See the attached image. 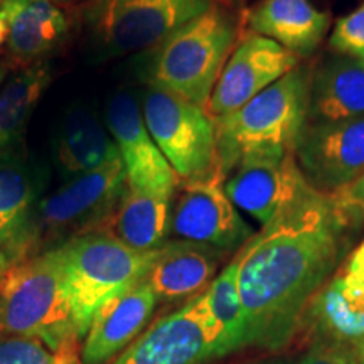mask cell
I'll list each match as a JSON object with an SVG mask.
<instances>
[{"instance_id":"cell-10","label":"cell","mask_w":364,"mask_h":364,"mask_svg":"<svg viewBox=\"0 0 364 364\" xmlns=\"http://www.w3.org/2000/svg\"><path fill=\"white\" fill-rule=\"evenodd\" d=\"M302 322L314 343L334 346L364 364V238L322 285Z\"/></svg>"},{"instance_id":"cell-9","label":"cell","mask_w":364,"mask_h":364,"mask_svg":"<svg viewBox=\"0 0 364 364\" xmlns=\"http://www.w3.org/2000/svg\"><path fill=\"white\" fill-rule=\"evenodd\" d=\"M255 233L228 198L225 176L179 181L171 204L169 238L208 245L221 252H240Z\"/></svg>"},{"instance_id":"cell-23","label":"cell","mask_w":364,"mask_h":364,"mask_svg":"<svg viewBox=\"0 0 364 364\" xmlns=\"http://www.w3.org/2000/svg\"><path fill=\"white\" fill-rule=\"evenodd\" d=\"M172 198L136 191L127 186L124 196L107 221L98 230L136 250L152 252L169 238Z\"/></svg>"},{"instance_id":"cell-28","label":"cell","mask_w":364,"mask_h":364,"mask_svg":"<svg viewBox=\"0 0 364 364\" xmlns=\"http://www.w3.org/2000/svg\"><path fill=\"white\" fill-rule=\"evenodd\" d=\"M329 196L346 225L351 230L364 226V172L344 189Z\"/></svg>"},{"instance_id":"cell-32","label":"cell","mask_w":364,"mask_h":364,"mask_svg":"<svg viewBox=\"0 0 364 364\" xmlns=\"http://www.w3.org/2000/svg\"><path fill=\"white\" fill-rule=\"evenodd\" d=\"M56 4H75V2H80V0H54Z\"/></svg>"},{"instance_id":"cell-22","label":"cell","mask_w":364,"mask_h":364,"mask_svg":"<svg viewBox=\"0 0 364 364\" xmlns=\"http://www.w3.org/2000/svg\"><path fill=\"white\" fill-rule=\"evenodd\" d=\"M196 300L216 359L247 348V326L238 290L236 257L226 263L201 294L196 295Z\"/></svg>"},{"instance_id":"cell-2","label":"cell","mask_w":364,"mask_h":364,"mask_svg":"<svg viewBox=\"0 0 364 364\" xmlns=\"http://www.w3.org/2000/svg\"><path fill=\"white\" fill-rule=\"evenodd\" d=\"M240 39V22L225 0L186 22L150 54L147 86L206 108Z\"/></svg>"},{"instance_id":"cell-6","label":"cell","mask_w":364,"mask_h":364,"mask_svg":"<svg viewBox=\"0 0 364 364\" xmlns=\"http://www.w3.org/2000/svg\"><path fill=\"white\" fill-rule=\"evenodd\" d=\"M125 189L127 176L120 157L90 174L66 179L56 191L39 199L27 257L102 228Z\"/></svg>"},{"instance_id":"cell-34","label":"cell","mask_w":364,"mask_h":364,"mask_svg":"<svg viewBox=\"0 0 364 364\" xmlns=\"http://www.w3.org/2000/svg\"><path fill=\"white\" fill-rule=\"evenodd\" d=\"M268 364H285V363H268Z\"/></svg>"},{"instance_id":"cell-7","label":"cell","mask_w":364,"mask_h":364,"mask_svg":"<svg viewBox=\"0 0 364 364\" xmlns=\"http://www.w3.org/2000/svg\"><path fill=\"white\" fill-rule=\"evenodd\" d=\"M218 0H90L85 22L103 56L156 49Z\"/></svg>"},{"instance_id":"cell-31","label":"cell","mask_w":364,"mask_h":364,"mask_svg":"<svg viewBox=\"0 0 364 364\" xmlns=\"http://www.w3.org/2000/svg\"><path fill=\"white\" fill-rule=\"evenodd\" d=\"M9 265H11V263H9V260L6 258V255L0 252V277H2L4 273H6Z\"/></svg>"},{"instance_id":"cell-27","label":"cell","mask_w":364,"mask_h":364,"mask_svg":"<svg viewBox=\"0 0 364 364\" xmlns=\"http://www.w3.org/2000/svg\"><path fill=\"white\" fill-rule=\"evenodd\" d=\"M329 48L336 54L364 59V0L353 12L336 21Z\"/></svg>"},{"instance_id":"cell-5","label":"cell","mask_w":364,"mask_h":364,"mask_svg":"<svg viewBox=\"0 0 364 364\" xmlns=\"http://www.w3.org/2000/svg\"><path fill=\"white\" fill-rule=\"evenodd\" d=\"M56 248L65 265L80 339L107 300L147 277L159 252H136L103 230L76 236Z\"/></svg>"},{"instance_id":"cell-21","label":"cell","mask_w":364,"mask_h":364,"mask_svg":"<svg viewBox=\"0 0 364 364\" xmlns=\"http://www.w3.org/2000/svg\"><path fill=\"white\" fill-rule=\"evenodd\" d=\"M7 24V49L31 63L51 53L68 34V19L54 0H0Z\"/></svg>"},{"instance_id":"cell-4","label":"cell","mask_w":364,"mask_h":364,"mask_svg":"<svg viewBox=\"0 0 364 364\" xmlns=\"http://www.w3.org/2000/svg\"><path fill=\"white\" fill-rule=\"evenodd\" d=\"M0 331L61 348L78 338L59 248L14 262L0 277Z\"/></svg>"},{"instance_id":"cell-3","label":"cell","mask_w":364,"mask_h":364,"mask_svg":"<svg viewBox=\"0 0 364 364\" xmlns=\"http://www.w3.org/2000/svg\"><path fill=\"white\" fill-rule=\"evenodd\" d=\"M311 70L295 68L238 110L216 118L218 167L226 177L243 157L265 150H294L309 122Z\"/></svg>"},{"instance_id":"cell-14","label":"cell","mask_w":364,"mask_h":364,"mask_svg":"<svg viewBox=\"0 0 364 364\" xmlns=\"http://www.w3.org/2000/svg\"><path fill=\"white\" fill-rule=\"evenodd\" d=\"M105 124L124 164L127 186L172 198L179 177L149 134L134 95L129 91L113 95L105 110Z\"/></svg>"},{"instance_id":"cell-20","label":"cell","mask_w":364,"mask_h":364,"mask_svg":"<svg viewBox=\"0 0 364 364\" xmlns=\"http://www.w3.org/2000/svg\"><path fill=\"white\" fill-rule=\"evenodd\" d=\"M364 115V59L332 54L311 71L309 122H339Z\"/></svg>"},{"instance_id":"cell-1","label":"cell","mask_w":364,"mask_h":364,"mask_svg":"<svg viewBox=\"0 0 364 364\" xmlns=\"http://www.w3.org/2000/svg\"><path fill=\"white\" fill-rule=\"evenodd\" d=\"M349 231L329 194L311 188L236 252L247 348H285L344 260Z\"/></svg>"},{"instance_id":"cell-30","label":"cell","mask_w":364,"mask_h":364,"mask_svg":"<svg viewBox=\"0 0 364 364\" xmlns=\"http://www.w3.org/2000/svg\"><path fill=\"white\" fill-rule=\"evenodd\" d=\"M7 36H9V31H7L6 19H4L2 12H0V46H2L4 43H7Z\"/></svg>"},{"instance_id":"cell-19","label":"cell","mask_w":364,"mask_h":364,"mask_svg":"<svg viewBox=\"0 0 364 364\" xmlns=\"http://www.w3.org/2000/svg\"><path fill=\"white\" fill-rule=\"evenodd\" d=\"M247 24L252 33L275 41L302 59L324 41L331 16L311 0H260L248 12Z\"/></svg>"},{"instance_id":"cell-13","label":"cell","mask_w":364,"mask_h":364,"mask_svg":"<svg viewBox=\"0 0 364 364\" xmlns=\"http://www.w3.org/2000/svg\"><path fill=\"white\" fill-rule=\"evenodd\" d=\"M300 66V58L275 41L255 33L238 39L206 105L213 120L245 103Z\"/></svg>"},{"instance_id":"cell-16","label":"cell","mask_w":364,"mask_h":364,"mask_svg":"<svg viewBox=\"0 0 364 364\" xmlns=\"http://www.w3.org/2000/svg\"><path fill=\"white\" fill-rule=\"evenodd\" d=\"M215 358L198 300L154 322L113 364H206Z\"/></svg>"},{"instance_id":"cell-8","label":"cell","mask_w":364,"mask_h":364,"mask_svg":"<svg viewBox=\"0 0 364 364\" xmlns=\"http://www.w3.org/2000/svg\"><path fill=\"white\" fill-rule=\"evenodd\" d=\"M140 108L149 134L179 181L201 179L220 169L215 120L206 108L154 86H145Z\"/></svg>"},{"instance_id":"cell-24","label":"cell","mask_w":364,"mask_h":364,"mask_svg":"<svg viewBox=\"0 0 364 364\" xmlns=\"http://www.w3.org/2000/svg\"><path fill=\"white\" fill-rule=\"evenodd\" d=\"M118 157L112 135L95 113L78 108L65 118L56 139V164L66 179L102 169Z\"/></svg>"},{"instance_id":"cell-18","label":"cell","mask_w":364,"mask_h":364,"mask_svg":"<svg viewBox=\"0 0 364 364\" xmlns=\"http://www.w3.org/2000/svg\"><path fill=\"white\" fill-rule=\"evenodd\" d=\"M225 252L208 245L167 240L145 277L157 300L177 302L203 292L215 280Z\"/></svg>"},{"instance_id":"cell-25","label":"cell","mask_w":364,"mask_h":364,"mask_svg":"<svg viewBox=\"0 0 364 364\" xmlns=\"http://www.w3.org/2000/svg\"><path fill=\"white\" fill-rule=\"evenodd\" d=\"M51 80L49 65L36 61L17 71L0 88V150L24 140L27 124Z\"/></svg>"},{"instance_id":"cell-17","label":"cell","mask_w":364,"mask_h":364,"mask_svg":"<svg viewBox=\"0 0 364 364\" xmlns=\"http://www.w3.org/2000/svg\"><path fill=\"white\" fill-rule=\"evenodd\" d=\"M147 280L103 304L93 316L80 349L81 364H107L136 339L157 306Z\"/></svg>"},{"instance_id":"cell-29","label":"cell","mask_w":364,"mask_h":364,"mask_svg":"<svg viewBox=\"0 0 364 364\" xmlns=\"http://www.w3.org/2000/svg\"><path fill=\"white\" fill-rule=\"evenodd\" d=\"M299 364H356L349 354H346L334 346L324 343H314L311 351L300 359Z\"/></svg>"},{"instance_id":"cell-12","label":"cell","mask_w":364,"mask_h":364,"mask_svg":"<svg viewBox=\"0 0 364 364\" xmlns=\"http://www.w3.org/2000/svg\"><path fill=\"white\" fill-rule=\"evenodd\" d=\"M307 184L334 194L364 172V115L339 122H307L294 149Z\"/></svg>"},{"instance_id":"cell-15","label":"cell","mask_w":364,"mask_h":364,"mask_svg":"<svg viewBox=\"0 0 364 364\" xmlns=\"http://www.w3.org/2000/svg\"><path fill=\"white\" fill-rule=\"evenodd\" d=\"M39 199V172L27 156L26 140L0 150V252L9 263L29 255Z\"/></svg>"},{"instance_id":"cell-33","label":"cell","mask_w":364,"mask_h":364,"mask_svg":"<svg viewBox=\"0 0 364 364\" xmlns=\"http://www.w3.org/2000/svg\"><path fill=\"white\" fill-rule=\"evenodd\" d=\"M2 78H4V68L0 66V81H2Z\"/></svg>"},{"instance_id":"cell-26","label":"cell","mask_w":364,"mask_h":364,"mask_svg":"<svg viewBox=\"0 0 364 364\" xmlns=\"http://www.w3.org/2000/svg\"><path fill=\"white\" fill-rule=\"evenodd\" d=\"M80 341L51 348L31 336L0 331V364H81Z\"/></svg>"},{"instance_id":"cell-11","label":"cell","mask_w":364,"mask_h":364,"mask_svg":"<svg viewBox=\"0 0 364 364\" xmlns=\"http://www.w3.org/2000/svg\"><path fill=\"white\" fill-rule=\"evenodd\" d=\"M311 186L294 150H265L243 157L225 181L228 198L262 226L302 198Z\"/></svg>"}]
</instances>
